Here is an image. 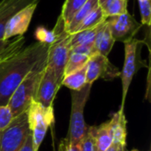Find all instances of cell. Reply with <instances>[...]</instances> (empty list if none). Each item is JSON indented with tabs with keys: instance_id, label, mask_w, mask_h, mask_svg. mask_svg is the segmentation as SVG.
Wrapping results in <instances>:
<instances>
[{
	"instance_id": "f1b7e54d",
	"label": "cell",
	"mask_w": 151,
	"mask_h": 151,
	"mask_svg": "<svg viewBox=\"0 0 151 151\" xmlns=\"http://www.w3.org/2000/svg\"><path fill=\"white\" fill-rule=\"evenodd\" d=\"M12 39H8V40H0V54L9 46V44L11 43Z\"/></svg>"
},
{
	"instance_id": "7c38bea8",
	"label": "cell",
	"mask_w": 151,
	"mask_h": 151,
	"mask_svg": "<svg viewBox=\"0 0 151 151\" xmlns=\"http://www.w3.org/2000/svg\"><path fill=\"white\" fill-rule=\"evenodd\" d=\"M35 0H1L0 1V40H4V28L9 19L19 11Z\"/></svg>"
},
{
	"instance_id": "7a4b0ae2",
	"label": "cell",
	"mask_w": 151,
	"mask_h": 151,
	"mask_svg": "<svg viewBox=\"0 0 151 151\" xmlns=\"http://www.w3.org/2000/svg\"><path fill=\"white\" fill-rule=\"evenodd\" d=\"M46 65L47 55L42 58L28 73V74L24 78V80L12 93L7 105L10 108L13 118L26 111L32 100H35L38 83L46 68Z\"/></svg>"
},
{
	"instance_id": "83f0119b",
	"label": "cell",
	"mask_w": 151,
	"mask_h": 151,
	"mask_svg": "<svg viewBox=\"0 0 151 151\" xmlns=\"http://www.w3.org/2000/svg\"><path fill=\"white\" fill-rule=\"evenodd\" d=\"M19 151H34V148H33V139H32V134H30L25 143L23 144V146L21 147V149L19 150Z\"/></svg>"
},
{
	"instance_id": "8992f818",
	"label": "cell",
	"mask_w": 151,
	"mask_h": 151,
	"mask_svg": "<svg viewBox=\"0 0 151 151\" xmlns=\"http://www.w3.org/2000/svg\"><path fill=\"white\" fill-rule=\"evenodd\" d=\"M30 134L26 111L13 118L0 132V151H19Z\"/></svg>"
},
{
	"instance_id": "4dcf8cb0",
	"label": "cell",
	"mask_w": 151,
	"mask_h": 151,
	"mask_svg": "<svg viewBox=\"0 0 151 151\" xmlns=\"http://www.w3.org/2000/svg\"><path fill=\"white\" fill-rule=\"evenodd\" d=\"M105 1H107V0H98V3H99V5H100V4H102L103 3H104Z\"/></svg>"
},
{
	"instance_id": "ac0fdd59",
	"label": "cell",
	"mask_w": 151,
	"mask_h": 151,
	"mask_svg": "<svg viewBox=\"0 0 151 151\" xmlns=\"http://www.w3.org/2000/svg\"><path fill=\"white\" fill-rule=\"evenodd\" d=\"M127 3L128 0H107L99 6L104 15L110 18L127 12Z\"/></svg>"
},
{
	"instance_id": "cb8c5ba5",
	"label": "cell",
	"mask_w": 151,
	"mask_h": 151,
	"mask_svg": "<svg viewBox=\"0 0 151 151\" xmlns=\"http://www.w3.org/2000/svg\"><path fill=\"white\" fill-rule=\"evenodd\" d=\"M142 24L150 27L151 24V0H138Z\"/></svg>"
},
{
	"instance_id": "4316f807",
	"label": "cell",
	"mask_w": 151,
	"mask_h": 151,
	"mask_svg": "<svg viewBox=\"0 0 151 151\" xmlns=\"http://www.w3.org/2000/svg\"><path fill=\"white\" fill-rule=\"evenodd\" d=\"M58 151H81V150L79 144H71L65 137L61 140L58 147Z\"/></svg>"
},
{
	"instance_id": "d6986e66",
	"label": "cell",
	"mask_w": 151,
	"mask_h": 151,
	"mask_svg": "<svg viewBox=\"0 0 151 151\" xmlns=\"http://www.w3.org/2000/svg\"><path fill=\"white\" fill-rule=\"evenodd\" d=\"M101 24L94 28L86 29V30H82V31H79V32L72 34L70 36V48L72 49L81 44L95 43V39H96V34L98 32V29Z\"/></svg>"
},
{
	"instance_id": "d4e9b609",
	"label": "cell",
	"mask_w": 151,
	"mask_h": 151,
	"mask_svg": "<svg viewBox=\"0 0 151 151\" xmlns=\"http://www.w3.org/2000/svg\"><path fill=\"white\" fill-rule=\"evenodd\" d=\"M13 117L8 105H0V132L8 127Z\"/></svg>"
},
{
	"instance_id": "7402d4cb",
	"label": "cell",
	"mask_w": 151,
	"mask_h": 151,
	"mask_svg": "<svg viewBox=\"0 0 151 151\" xmlns=\"http://www.w3.org/2000/svg\"><path fill=\"white\" fill-rule=\"evenodd\" d=\"M88 58H89V57H88L86 55L70 51L67 62L65 64L64 76L67 75L69 73H72L82 68L83 66H85L88 61Z\"/></svg>"
},
{
	"instance_id": "52a82bcc",
	"label": "cell",
	"mask_w": 151,
	"mask_h": 151,
	"mask_svg": "<svg viewBox=\"0 0 151 151\" xmlns=\"http://www.w3.org/2000/svg\"><path fill=\"white\" fill-rule=\"evenodd\" d=\"M142 42L134 38L125 42V61L123 70L120 73L122 81V101L120 110L124 111L127 93L132 83L133 78L140 67V64L143 65L141 61L140 51Z\"/></svg>"
},
{
	"instance_id": "30bf717a",
	"label": "cell",
	"mask_w": 151,
	"mask_h": 151,
	"mask_svg": "<svg viewBox=\"0 0 151 151\" xmlns=\"http://www.w3.org/2000/svg\"><path fill=\"white\" fill-rule=\"evenodd\" d=\"M39 0H35L15 13L7 22L4 33V40L12 39L16 36L23 35L27 30L35 11L38 5Z\"/></svg>"
},
{
	"instance_id": "8fae6325",
	"label": "cell",
	"mask_w": 151,
	"mask_h": 151,
	"mask_svg": "<svg viewBox=\"0 0 151 151\" xmlns=\"http://www.w3.org/2000/svg\"><path fill=\"white\" fill-rule=\"evenodd\" d=\"M61 87L52 70L46 66L42 76L38 83L35 100L44 107L53 106V102L58 91Z\"/></svg>"
},
{
	"instance_id": "44dd1931",
	"label": "cell",
	"mask_w": 151,
	"mask_h": 151,
	"mask_svg": "<svg viewBox=\"0 0 151 151\" xmlns=\"http://www.w3.org/2000/svg\"><path fill=\"white\" fill-rule=\"evenodd\" d=\"M87 1L88 0H65V1L60 16L65 27L71 22L74 15Z\"/></svg>"
},
{
	"instance_id": "2e32d148",
	"label": "cell",
	"mask_w": 151,
	"mask_h": 151,
	"mask_svg": "<svg viewBox=\"0 0 151 151\" xmlns=\"http://www.w3.org/2000/svg\"><path fill=\"white\" fill-rule=\"evenodd\" d=\"M87 65L82 68L65 75L61 81V86L68 88L71 91H79L82 89L87 84Z\"/></svg>"
},
{
	"instance_id": "f546056e",
	"label": "cell",
	"mask_w": 151,
	"mask_h": 151,
	"mask_svg": "<svg viewBox=\"0 0 151 151\" xmlns=\"http://www.w3.org/2000/svg\"><path fill=\"white\" fill-rule=\"evenodd\" d=\"M106 151H120V150H119V147H117L116 145L112 144V145H111V146Z\"/></svg>"
},
{
	"instance_id": "3957f363",
	"label": "cell",
	"mask_w": 151,
	"mask_h": 151,
	"mask_svg": "<svg viewBox=\"0 0 151 151\" xmlns=\"http://www.w3.org/2000/svg\"><path fill=\"white\" fill-rule=\"evenodd\" d=\"M52 32L54 35V39L48 48L46 66L52 70L57 80L61 82L64 77L65 64L71 51V34L66 31L65 25L60 15L58 18Z\"/></svg>"
},
{
	"instance_id": "ba28073f",
	"label": "cell",
	"mask_w": 151,
	"mask_h": 151,
	"mask_svg": "<svg viewBox=\"0 0 151 151\" xmlns=\"http://www.w3.org/2000/svg\"><path fill=\"white\" fill-rule=\"evenodd\" d=\"M107 23L115 42L124 43L134 39L142 27V24L138 22L128 12L119 16L107 18Z\"/></svg>"
},
{
	"instance_id": "1f68e13d",
	"label": "cell",
	"mask_w": 151,
	"mask_h": 151,
	"mask_svg": "<svg viewBox=\"0 0 151 151\" xmlns=\"http://www.w3.org/2000/svg\"><path fill=\"white\" fill-rule=\"evenodd\" d=\"M124 151H140V150H124Z\"/></svg>"
},
{
	"instance_id": "277c9868",
	"label": "cell",
	"mask_w": 151,
	"mask_h": 151,
	"mask_svg": "<svg viewBox=\"0 0 151 151\" xmlns=\"http://www.w3.org/2000/svg\"><path fill=\"white\" fill-rule=\"evenodd\" d=\"M27 116L34 151H38L48 129L54 124L53 106L44 107L35 100H32L27 110Z\"/></svg>"
},
{
	"instance_id": "4fadbf2b",
	"label": "cell",
	"mask_w": 151,
	"mask_h": 151,
	"mask_svg": "<svg viewBox=\"0 0 151 151\" xmlns=\"http://www.w3.org/2000/svg\"><path fill=\"white\" fill-rule=\"evenodd\" d=\"M111 124L112 133V144L119 148L120 151L125 150L127 145V119L125 117L124 111L119 110L114 113L112 118L110 119Z\"/></svg>"
},
{
	"instance_id": "603a6c76",
	"label": "cell",
	"mask_w": 151,
	"mask_h": 151,
	"mask_svg": "<svg viewBox=\"0 0 151 151\" xmlns=\"http://www.w3.org/2000/svg\"><path fill=\"white\" fill-rule=\"evenodd\" d=\"M94 129L95 126H86L85 132L78 143L81 151H95Z\"/></svg>"
},
{
	"instance_id": "484cf974",
	"label": "cell",
	"mask_w": 151,
	"mask_h": 151,
	"mask_svg": "<svg viewBox=\"0 0 151 151\" xmlns=\"http://www.w3.org/2000/svg\"><path fill=\"white\" fill-rule=\"evenodd\" d=\"M35 36H36V39L38 42L48 43V44H50L54 39L53 32L52 31L48 32L44 28H37L36 33H35Z\"/></svg>"
},
{
	"instance_id": "5bb4252c",
	"label": "cell",
	"mask_w": 151,
	"mask_h": 151,
	"mask_svg": "<svg viewBox=\"0 0 151 151\" xmlns=\"http://www.w3.org/2000/svg\"><path fill=\"white\" fill-rule=\"evenodd\" d=\"M115 40L113 39L110 27L107 23V19L101 24L95 39V50L103 56L108 57L110 54Z\"/></svg>"
},
{
	"instance_id": "5b68a950",
	"label": "cell",
	"mask_w": 151,
	"mask_h": 151,
	"mask_svg": "<svg viewBox=\"0 0 151 151\" xmlns=\"http://www.w3.org/2000/svg\"><path fill=\"white\" fill-rule=\"evenodd\" d=\"M91 84H87L79 91H71L72 107L70 125L66 139L71 144H78L86 128L84 120V108L89 97Z\"/></svg>"
},
{
	"instance_id": "ffe728a7",
	"label": "cell",
	"mask_w": 151,
	"mask_h": 151,
	"mask_svg": "<svg viewBox=\"0 0 151 151\" xmlns=\"http://www.w3.org/2000/svg\"><path fill=\"white\" fill-rule=\"evenodd\" d=\"M106 19L107 18L104 15L100 6H98L96 9H95L93 12H91L81 21V23L76 27V29L74 30L73 33H76V32H79V31H82V30H86V29L94 28V27H97L98 25H100L101 23H103Z\"/></svg>"
},
{
	"instance_id": "9c48e42d",
	"label": "cell",
	"mask_w": 151,
	"mask_h": 151,
	"mask_svg": "<svg viewBox=\"0 0 151 151\" xmlns=\"http://www.w3.org/2000/svg\"><path fill=\"white\" fill-rule=\"evenodd\" d=\"M86 76L87 82L92 85L99 78L111 81L120 76V72L110 62L108 57L96 53L88 58Z\"/></svg>"
},
{
	"instance_id": "e0dca14e",
	"label": "cell",
	"mask_w": 151,
	"mask_h": 151,
	"mask_svg": "<svg viewBox=\"0 0 151 151\" xmlns=\"http://www.w3.org/2000/svg\"><path fill=\"white\" fill-rule=\"evenodd\" d=\"M99 6V3L98 0H88L83 6L77 12V13L74 15V17L73 18V19L71 20V22L65 27L66 31L69 34H73L74 32V30L76 29V27L81 23V21L91 12H93L95 9H96Z\"/></svg>"
},
{
	"instance_id": "9a60e30c",
	"label": "cell",
	"mask_w": 151,
	"mask_h": 151,
	"mask_svg": "<svg viewBox=\"0 0 151 151\" xmlns=\"http://www.w3.org/2000/svg\"><path fill=\"white\" fill-rule=\"evenodd\" d=\"M95 151H106L112 145V133L111 121H106L94 129Z\"/></svg>"
},
{
	"instance_id": "6da1fadb",
	"label": "cell",
	"mask_w": 151,
	"mask_h": 151,
	"mask_svg": "<svg viewBox=\"0 0 151 151\" xmlns=\"http://www.w3.org/2000/svg\"><path fill=\"white\" fill-rule=\"evenodd\" d=\"M49 45L37 41L0 64V105H7L20 82L47 55Z\"/></svg>"
}]
</instances>
